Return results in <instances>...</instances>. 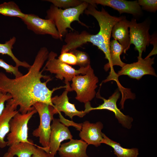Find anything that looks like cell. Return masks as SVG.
Masks as SVG:
<instances>
[{
  "mask_svg": "<svg viewBox=\"0 0 157 157\" xmlns=\"http://www.w3.org/2000/svg\"><path fill=\"white\" fill-rule=\"evenodd\" d=\"M49 52L44 47L38 52L34 62L28 68V72L18 78H11L4 73L0 72V92L8 93L12 98L7 102L25 114L34 108L33 105L37 102L48 104L54 108L51 99L56 90L66 86H61L49 89L47 84L51 80L50 76L42 74L41 69L48 58Z\"/></svg>",
  "mask_w": 157,
  "mask_h": 157,
  "instance_id": "cell-1",
  "label": "cell"
},
{
  "mask_svg": "<svg viewBox=\"0 0 157 157\" xmlns=\"http://www.w3.org/2000/svg\"><path fill=\"white\" fill-rule=\"evenodd\" d=\"M97 7L89 4L85 10V14L91 15L97 21L100 27L98 33L91 34L85 31L80 33L72 31L67 33L64 40L65 43L62 47L64 52H68L76 50L88 42L92 43L98 47L104 54L105 58L110 61V44L111 31L113 27L124 16L117 17L110 15L102 7L101 10H97Z\"/></svg>",
  "mask_w": 157,
  "mask_h": 157,
  "instance_id": "cell-2",
  "label": "cell"
},
{
  "mask_svg": "<svg viewBox=\"0 0 157 157\" xmlns=\"http://www.w3.org/2000/svg\"><path fill=\"white\" fill-rule=\"evenodd\" d=\"M83 0L79 5L73 8L63 9L51 5L46 12V19L52 20L58 32L60 39L62 40L63 35L67 33V29L72 31H74L71 26L73 22L77 21L84 26H87L82 22L79 19L81 15L84 13L89 3Z\"/></svg>",
  "mask_w": 157,
  "mask_h": 157,
  "instance_id": "cell-3",
  "label": "cell"
},
{
  "mask_svg": "<svg viewBox=\"0 0 157 157\" xmlns=\"http://www.w3.org/2000/svg\"><path fill=\"white\" fill-rule=\"evenodd\" d=\"M72 81L70 91H74L76 92V100L85 104L94 97L99 79L91 66L85 74L76 76Z\"/></svg>",
  "mask_w": 157,
  "mask_h": 157,
  "instance_id": "cell-4",
  "label": "cell"
},
{
  "mask_svg": "<svg viewBox=\"0 0 157 157\" xmlns=\"http://www.w3.org/2000/svg\"><path fill=\"white\" fill-rule=\"evenodd\" d=\"M57 54L53 51L49 52L45 65L43 69L44 71H49L56 74V77L61 80L65 79L67 89L70 91L69 82L75 76L80 74L84 75L87 72L90 65L85 67H81L76 69L71 66L61 61L56 58Z\"/></svg>",
  "mask_w": 157,
  "mask_h": 157,
  "instance_id": "cell-5",
  "label": "cell"
},
{
  "mask_svg": "<svg viewBox=\"0 0 157 157\" xmlns=\"http://www.w3.org/2000/svg\"><path fill=\"white\" fill-rule=\"evenodd\" d=\"M33 106L38 113L40 117L38 127L34 130L33 135L38 138L40 143L44 150L49 153V139L51 132V122L54 119L53 107L43 102H37Z\"/></svg>",
  "mask_w": 157,
  "mask_h": 157,
  "instance_id": "cell-6",
  "label": "cell"
},
{
  "mask_svg": "<svg viewBox=\"0 0 157 157\" xmlns=\"http://www.w3.org/2000/svg\"><path fill=\"white\" fill-rule=\"evenodd\" d=\"M37 112L35 109L25 114L17 113L10 122V131L7 135V146L20 142H29L28 139V124Z\"/></svg>",
  "mask_w": 157,
  "mask_h": 157,
  "instance_id": "cell-7",
  "label": "cell"
},
{
  "mask_svg": "<svg viewBox=\"0 0 157 157\" xmlns=\"http://www.w3.org/2000/svg\"><path fill=\"white\" fill-rule=\"evenodd\" d=\"M129 31L130 42L129 49L133 44L135 49L138 51V59L142 58L143 51L145 52L146 48L149 46L151 35L149 30L150 24L146 20L139 23H137L136 19L133 18L130 21Z\"/></svg>",
  "mask_w": 157,
  "mask_h": 157,
  "instance_id": "cell-8",
  "label": "cell"
},
{
  "mask_svg": "<svg viewBox=\"0 0 157 157\" xmlns=\"http://www.w3.org/2000/svg\"><path fill=\"white\" fill-rule=\"evenodd\" d=\"M97 94V97L102 99L104 101L103 103L96 107H92L90 102L86 103L85 104V109L84 111L88 113L91 111L94 110H108L114 113L119 123L123 127L128 129H131L132 126L133 118L130 116L124 114L118 108L117 105V102L120 95L119 91H116L108 99L101 97L99 94Z\"/></svg>",
  "mask_w": 157,
  "mask_h": 157,
  "instance_id": "cell-9",
  "label": "cell"
},
{
  "mask_svg": "<svg viewBox=\"0 0 157 157\" xmlns=\"http://www.w3.org/2000/svg\"><path fill=\"white\" fill-rule=\"evenodd\" d=\"M27 28L37 35H49L55 39H59V33L53 22L50 19H43L33 14H25L21 19Z\"/></svg>",
  "mask_w": 157,
  "mask_h": 157,
  "instance_id": "cell-10",
  "label": "cell"
},
{
  "mask_svg": "<svg viewBox=\"0 0 157 157\" xmlns=\"http://www.w3.org/2000/svg\"><path fill=\"white\" fill-rule=\"evenodd\" d=\"M154 57H145L138 59L137 62L126 64L121 68L117 74L118 76L126 75L131 78L140 80L145 75H151L157 76L152 65L154 63Z\"/></svg>",
  "mask_w": 157,
  "mask_h": 157,
  "instance_id": "cell-11",
  "label": "cell"
},
{
  "mask_svg": "<svg viewBox=\"0 0 157 157\" xmlns=\"http://www.w3.org/2000/svg\"><path fill=\"white\" fill-rule=\"evenodd\" d=\"M89 4L97 6L100 4L108 6L117 10L121 14H131L135 17L142 15V11L138 1H129L124 0H84Z\"/></svg>",
  "mask_w": 157,
  "mask_h": 157,
  "instance_id": "cell-12",
  "label": "cell"
},
{
  "mask_svg": "<svg viewBox=\"0 0 157 157\" xmlns=\"http://www.w3.org/2000/svg\"><path fill=\"white\" fill-rule=\"evenodd\" d=\"M49 153L55 155L64 140H70L73 136L68 128L60 122L58 119L54 118L51 125Z\"/></svg>",
  "mask_w": 157,
  "mask_h": 157,
  "instance_id": "cell-13",
  "label": "cell"
},
{
  "mask_svg": "<svg viewBox=\"0 0 157 157\" xmlns=\"http://www.w3.org/2000/svg\"><path fill=\"white\" fill-rule=\"evenodd\" d=\"M103 127V124L101 122L91 123L85 121L82 123L79 136L88 145L98 147L102 144L103 133L101 130Z\"/></svg>",
  "mask_w": 157,
  "mask_h": 157,
  "instance_id": "cell-14",
  "label": "cell"
},
{
  "mask_svg": "<svg viewBox=\"0 0 157 157\" xmlns=\"http://www.w3.org/2000/svg\"><path fill=\"white\" fill-rule=\"evenodd\" d=\"M68 92V90L65 89L60 96L56 95L52 97L51 102L54 106L52 111L53 114L63 112L66 116H68L71 119H72L74 116L83 117L87 113L84 110H78L74 104L69 102L67 96Z\"/></svg>",
  "mask_w": 157,
  "mask_h": 157,
  "instance_id": "cell-15",
  "label": "cell"
},
{
  "mask_svg": "<svg viewBox=\"0 0 157 157\" xmlns=\"http://www.w3.org/2000/svg\"><path fill=\"white\" fill-rule=\"evenodd\" d=\"M88 145L81 139L72 138L61 144L58 150L60 157H89L86 153Z\"/></svg>",
  "mask_w": 157,
  "mask_h": 157,
  "instance_id": "cell-16",
  "label": "cell"
},
{
  "mask_svg": "<svg viewBox=\"0 0 157 157\" xmlns=\"http://www.w3.org/2000/svg\"><path fill=\"white\" fill-rule=\"evenodd\" d=\"M129 23L130 21L124 17L115 24L111 31V35L114 40L117 41L122 46L124 53L129 49L130 38L128 28Z\"/></svg>",
  "mask_w": 157,
  "mask_h": 157,
  "instance_id": "cell-17",
  "label": "cell"
},
{
  "mask_svg": "<svg viewBox=\"0 0 157 157\" xmlns=\"http://www.w3.org/2000/svg\"><path fill=\"white\" fill-rule=\"evenodd\" d=\"M17 108L7 102L2 114L0 115V148L7 146L5 138L10 131V122L11 119L19 112Z\"/></svg>",
  "mask_w": 157,
  "mask_h": 157,
  "instance_id": "cell-18",
  "label": "cell"
},
{
  "mask_svg": "<svg viewBox=\"0 0 157 157\" xmlns=\"http://www.w3.org/2000/svg\"><path fill=\"white\" fill-rule=\"evenodd\" d=\"M101 143H104L112 147L114 154L117 157H138L139 150L136 148L128 149L122 147L118 142L111 140L103 133Z\"/></svg>",
  "mask_w": 157,
  "mask_h": 157,
  "instance_id": "cell-19",
  "label": "cell"
},
{
  "mask_svg": "<svg viewBox=\"0 0 157 157\" xmlns=\"http://www.w3.org/2000/svg\"><path fill=\"white\" fill-rule=\"evenodd\" d=\"M110 61L109 64H106L104 67V69L108 71L110 68L112 70L113 66L114 65L119 66L122 67L126 63L123 62L120 58V56L124 52V49L122 46L115 40L110 41Z\"/></svg>",
  "mask_w": 157,
  "mask_h": 157,
  "instance_id": "cell-20",
  "label": "cell"
},
{
  "mask_svg": "<svg viewBox=\"0 0 157 157\" xmlns=\"http://www.w3.org/2000/svg\"><path fill=\"white\" fill-rule=\"evenodd\" d=\"M31 142H20L9 147L7 152L17 157H31L36 148Z\"/></svg>",
  "mask_w": 157,
  "mask_h": 157,
  "instance_id": "cell-21",
  "label": "cell"
},
{
  "mask_svg": "<svg viewBox=\"0 0 157 157\" xmlns=\"http://www.w3.org/2000/svg\"><path fill=\"white\" fill-rule=\"evenodd\" d=\"M16 41V38L13 36L4 43H0V54L7 55L10 56L15 63L16 67H18L21 66L28 69L31 67L30 65L26 61L20 60L13 53L12 49Z\"/></svg>",
  "mask_w": 157,
  "mask_h": 157,
  "instance_id": "cell-22",
  "label": "cell"
},
{
  "mask_svg": "<svg viewBox=\"0 0 157 157\" xmlns=\"http://www.w3.org/2000/svg\"><path fill=\"white\" fill-rule=\"evenodd\" d=\"M0 14L7 16L17 17L21 19L25 14L22 13L19 6L13 1L4 2L0 4Z\"/></svg>",
  "mask_w": 157,
  "mask_h": 157,
  "instance_id": "cell-23",
  "label": "cell"
},
{
  "mask_svg": "<svg viewBox=\"0 0 157 157\" xmlns=\"http://www.w3.org/2000/svg\"><path fill=\"white\" fill-rule=\"evenodd\" d=\"M45 1L51 3L57 8L64 9L77 6L83 2V0H47Z\"/></svg>",
  "mask_w": 157,
  "mask_h": 157,
  "instance_id": "cell-24",
  "label": "cell"
},
{
  "mask_svg": "<svg viewBox=\"0 0 157 157\" xmlns=\"http://www.w3.org/2000/svg\"><path fill=\"white\" fill-rule=\"evenodd\" d=\"M72 52L76 56V65L81 67H85L90 65V60L89 56L85 52L76 50Z\"/></svg>",
  "mask_w": 157,
  "mask_h": 157,
  "instance_id": "cell-25",
  "label": "cell"
},
{
  "mask_svg": "<svg viewBox=\"0 0 157 157\" xmlns=\"http://www.w3.org/2000/svg\"><path fill=\"white\" fill-rule=\"evenodd\" d=\"M138 2L142 10L153 13L157 10L156 0H139Z\"/></svg>",
  "mask_w": 157,
  "mask_h": 157,
  "instance_id": "cell-26",
  "label": "cell"
},
{
  "mask_svg": "<svg viewBox=\"0 0 157 157\" xmlns=\"http://www.w3.org/2000/svg\"><path fill=\"white\" fill-rule=\"evenodd\" d=\"M0 67L3 69L6 72L13 74L15 76V78L19 77L23 75V74L19 71L18 67L8 64L1 58H0Z\"/></svg>",
  "mask_w": 157,
  "mask_h": 157,
  "instance_id": "cell-27",
  "label": "cell"
},
{
  "mask_svg": "<svg viewBox=\"0 0 157 157\" xmlns=\"http://www.w3.org/2000/svg\"><path fill=\"white\" fill-rule=\"evenodd\" d=\"M58 59L62 62L68 65H76V56L72 52L61 53Z\"/></svg>",
  "mask_w": 157,
  "mask_h": 157,
  "instance_id": "cell-28",
  "label": "cell"
},
{
  "mask_svg": "<svg viewBox=\"0 0 157 157\" xmlns=\"http://www.w3.org/2000/svg\"><path fill=\"white\" fill-rule=\"evenodd\" d=\"M55 156L46 152L42 147H37L31 157H55Z\"/></svg>",
  "mask_w": 157,
  "mask_h": 157,
  "instance_id": "cell-29",
  "label": "cell"
},
{
  "mask_svg": "<svg viewBox=\"0 0 157 157\" xmlns=\"http://www.w3.org/2000/svg\"><path fill=\"white\" fill-rule=\"evenodd\" d=\"M12 98L11 96L9 94L0 92V115L4 109L6 101Z\"/></svg>",
  "mask_w": 157,
  "mask_h": 157,
  "instance_id": "cell-30",
  "label": "cell"
},
{
  "mask_svg": "<svg viewBox=\"0 0 157 157\" xmlns=\"http://www.w3.org/2000/svg\"><path fill=\"white\" fill-rule=\"evenodd\" d=\"M150 44H152L153 46V49L151 53L146 57H150L151 56L156 54L157 53V34L154 33L151 35Z\"/></svg>",
  "mask_w": 157,
  "mask_h": 157,
  "instance_id": "cell-31",
  "label": "cell"
},
{
  "mask_svg": "<svg viewBox=\"0 0 157 157\" xmlns=\"http://www.w3.org/2000/svg\"><path fill=\"white\" fill-rule=\"evenodd\" d=\"M3 157H14V156H12L8 152H6L4 154Z\"/></svg>",
  "mask_w": 157,
  "mask_h": 157,
  "instance_id": "cell-32",
  "label": "cell"
}]
</instances>
